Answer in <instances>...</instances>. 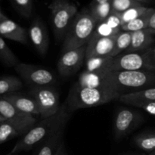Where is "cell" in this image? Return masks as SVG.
I'll return each mask as SVG.
<instances>
[{
    "label": "cell",
    "mask_w": 155,
    "mask_h": 155,
    "mask_svg": "<svg viewBox=\"0 0 155 155\" xmlns=\"http://www.w3.org/2000/svg\"><path fill=\"white\" fill-rule=\"evenodd\" d=\"M70 110L66 102L61 105L58 112L50 117L41 120L36 123L23 137L18 141L8 155H15L22 151L32 149L42 143L55 130L60 128L70 119Z\"/></svg>",
    "instance_id": "cell-1"
},
{
    "label": "cell",
    "mask_w": 155,
    "mask_h": 155,
    "mask_svg": "<svg viewBox=\"0 0 155 155\" xmlns=\"http://www.w3.org/2000/svg\"><path fill=\"white\" fill-rule=\"evenodd\" d=\"M105 87L120 95L139 92L155 86V72L148 71H110L105 77Z\"/></svg>",
    "instance_id": "cell-2"
},
{
    "label": "cell",
    "mask_w": 155,
    "mask_h": 155,
    "mask_svg": "<svg viewBox=\"0 0 155 155\" xmlns=\"http://www.w3.org/2000/svg\"><path fill=\"white\" fill-rule=\"evenodd\" d=\"M120 95L107 88L80 87L76 83L73 85L68 93L66 104L70 111L82 108L96 107L118 100Z\"/></svg>",
    "instance_id": "cell-3"
},
{
    "label": "cell",
    "mask_w": 155,
    "mask_h": 155,
    "mask_svg": "<svg viewBox=\"0 0 155 155\" xmlns=\"http://www.w3.org/2000/svg\"><path fill=\"white\" fill-rule=\"evenodd\" d=\"M96 25V21L89 8H83L78 12L64 36L62 52L86 45Z\"/></svg>",
    "instance_id": "cell-4"
},
{
    "label": "cell",
    "mask_w": 155,
    "mask_h": 155,
    "mask_svg": "<svg viewBox=\"0 0 155 155\" xmlns=\"http://www.w3.org/2000/svg\"><path fill=\"white\" fill-rule=\"evenodd\" d=\"M48 8L51 11L53 32L56 39L61 40L64 38L78 9L69 0H52Z\"/></svg>",
    "instance_id": "cell-5"
},
{
    "label": "cell",
    "mask_w": 155,
    "mask_h": 155,
    "mask_svg": "<svg viewBox=\"0 0 155 155\" xmlns=\"http://www.w3.org/2000/svg\"><path fill=\"white\" fill-rule=\"evenodd\" d=\"M29 95L36 101L41 120L53 116L60 109L58 92L53 86L32 87L29 92Z\"/></svg>",
    "instance_id": "cell-6"
},
{
    "label": "cell",
    "mask_w": 155,
    "mask_h": 155,
    "mask_svg": "<svg viewBox=\"0 0 155 155\" xmlns=\"http://www.w3.org/2000/svg\"><path fill=\"white\" fill-rule=\"evenodd\" d=\"M0 114L19 132L21 136L25 135L37 123L33 115L21 111L2 97H0Z\"/></svg>",
    "instance_id": "cell-7"
},
{
    "label": "cell",
    "mask_w": 155,
    "mask_h": 155,
    "mask_svg": "<svg viewBox=\"0 0 155 155\" xmlns=\"http://www.w3.org/2000/svg\"><path fill=\"white\" fill-rule=\"evenodd\" d=\"M148 71L155 72L150 64L147 50L139 52H123L114 58L110 71Z\"/></svg>",
    "instance_id": "cell-8"
},
{
    "label": "cell",
    "mask_w": 155,
    "mask_h": 155,
    "mask_svg": "<svg viewBox=\"0 0 155 155\" xmlns=\"http://www.w3.org/2000/svg\"><path fill=\"white\" fill-rule=\"evenodd\" d=\"M16 72L27 84L32 87L53 86L55 77L48 70L28 64L19 63L15 67Z\"/></svg>",
    "instance_id": "cell-9"
},
{
    "label": "cell",
    "mask_w": 155,
    "mask_h": 155,
    "mask_svg": "<svg viewBox=\"0 0 155 155\" xmlns=\"http://www.w3.org/2000/svg\"><path fill=\"white\" fill-rule=\"evenodd\" d=\"M142 120L141 114L133 109H120L114 121V138L120 140L129 134Z\"/></svg>",
    "instance_id": "cell-10"
},
{
    "label": "cell",
    "mask_w": 155,
    "mask_h": 155,
    "mask_svg": "<svg viewBox=\"0 0 155 155\" xmlns=\"http://www.w3.org/2000/svg\"><path fill=\"white\" fill-rule=\"evenodd\" d=\"M86 45L62 52L58 61V71L62 77H70L75 74L86 61Z\"/></svg>",
    "instance_id": "cell-11"
},
{
    "label": "cell",
    "mask_w": 155,
    "mask_h": 155,
    "mask_svg": "<svg viewBox=\"0 0 155 155\" xmlns=\"http://www.w3.org/2000/svg\"><path fill=\"white\" fill-rule=\"evenodd\" d=\"M116 36L101 37L92 34L86 44V59L93 57H112L116 42Z\"/></svg>",
    "instance_id": "cell-12"
},
{
    "label": "cell",
    "mask_w": 155,
    "mask_h": 155,
    "mask_svg": "<svg viewBox=\"0 0 155 155\" xmlns=\"http://www.w3.org/2000/svg\"><path fill=\"white\" fill-rule=\"evenodd\" d=\"M29 36L35 49L42 56L46 54L49 45V38L46 27L39 17L34 18L29 29Z\"/></svg>",
    "instance_id": "cell-13"
},
{
    "label": "cell",
    "mask_w": 155,
    "mask_h": 155,
    "mask_svg": "<svg viewBox=\"0 0 155 155\" xmlns=\"http://www.w3.org/2000/svg\"><path fill=\"white\" fill-rule=\"evenodd\" d=\"M0 36L24 45L28 43V34L26 29L8 18L0 21Z\"/></svg>",
    "instance_id": "cell-14"
},
{
    "label": "cell",
    "mask_w": 155,
    "mask_h": 155,
    "mask_svg": "<svg viewBox=\"0 0 155 155\" xmlns=\"http://www.w3.org/2000/svg\"><path fill=\"white\" fill-rule=\"evenodd\" d=\"M1 97L7 100L21 111L32 115H39L37 104L30 95L27 96L22 94L12 92Z\"/></svg>",
    "instance_id": "cell-15"
},
{
    "label": "cell",
    "mask_w": 155,
    "mask_h": 155,
    "mask_svg": "<svg viewBox=\"0 0 155 155\" xmlns=\"http://www.w3.org/2000/svg\"><path fill=\"white\" fill-rule=\"evenodd\" d=\"M155 34L148 29L132 33V40L130 47L124 52H139L150 48L154 42Z\"/></svg>",
    "instance_id": "cell-16"
},
{
    "label": "cell",
    "mask_w": 155,
    "mask_h": 155,
    "mask_svg": "<svg viewBox=\"0 0 155 155\" xmlns=\"http://www.w3.org/2000/svg\"><path fill=\"white\" fill-rule=\"evenodd\" d=\"M67 123H64L60 128L51 133L48 138L41 143L39 149L37 150L36 155H55L63 141L64 130L66 128Z\"/></svg>",
    "instance_id": "cell-17"
},
{
    "label": "cell",
    "mask_w": 155,
    "mask_h": 155,
    "mask_svg": "<svg viewBox=\"0 0 155 155\" xmlns=\"http://www.w3.org/2000/svg\"><path fill=\"white\" fill-rule=\"evenodd\" d=\"M107 74L89 73L83 71L80 74L77 82H76L75 83L80 87L92 88V89L107 88L105 87V80H105V77Z\"/></svg>",
    "instance_id": "cell-18"
},
{
    "label": "cell",
    "mask_w": 155,
    "mask_h": 155,
    "mask_svg": "<svg viewBox=\"0 0 155 155\" xmlns=\"http://www.w3.org/2000/svg\"><path fill=\"white\" fill-rule=\"evenodd\" d=\"M113 57H93L86 59L84 71L98 74H107L110 72V66Z\"/></svg>",
    "instance_id": "cell-19"
},
{
    "label": "cell",
    "mask_w": 155,
    "mask_h": 155,
    "mask_svg": "<svg viewBox=\"0 0 155 155\" xmlns=\"http://www.w3.org/2000/svg\"><path fill=\"white\" fill-rule=\"evenodd\" d=\"M118 100L120 102L132 106L143 101H155V86L148 88L139 92L122 95Z\"/></svg>",
    "instance_id": "cell-20"
},
{
    "label": "cell",
    "mask_w": 155,
    "mask_h": 155,
    "mask_svg": "<svg viewBox=\"0 0 155 155\" xmlns=\"http://www.w3.org/2000/svg\"><path fill=\"white\" fill-rule=\"evenodd\" d=\"M22 86V81L15 76L0 77V97L17 92L21 89Z\"/></svg>",
    "instance_id": "cell-21"
},
{
    "label": "cell",
    "mask_w": 155,
    "mask_h": 155,
    "mask_svg": "<svg viewBox=\"0 0 155 155\" xmlns=\"http://www.w3.org/2000/svg\"><path fill=\"white\" fill-rule=\"evenodd\" d=\"M133 141L136 146L142 151L150 153L155 151V132L137 135Z\"/></svg>",
    "instance_id": "cell-22"
},
{
    "label": "cell",
    "mask_w": 155,
    "mask_h": 155,
    "mask_svg": "<svg viewBox=\"0 0 155 155\" xmlns=\"http://www.w3.org/2000/svg\"><path fill=\"white\" fill-rule=\"evenodd\" d=\"M154 8H152L151 9V11L148 12V13L145 14V15L133 20V21H130V22L127 23L125 24H123L122 27H121V30L122 31L131 32V33H133V32L148 29L149 18L151 16V13L154 12Z\"/></svg>",
    "instance_id": "cell-23"
},
{
    "label": "cell",
    "mask_w": 155,
    "mask_h": 155,
    "mask_svg": "<svg viewBox=\"0 0 155 155\" xmlns=\"http://www.w3.org/2000/svg\"><path fill=\"white\" fill-rule=\"evenodd\" d=\"M132 40V33L131 32L122 31L121 30L116 37V42L114 52L112 54V57L114 58L119 54H122L126 51L127 48L130 47Z\"/></svg>",
    "instance_id": "cell-24"
},
{
    "label": "cell",
    "mask_w": 155,
    "mask_h": 155,
    "mask_svg": "<svg viewBox=\"0 0 155 155\" xmlns=\"http://www.w3.org/2000/svg\"><path fill=\"white\" fill-rule=\"evenodd\" d=\"M89 10L98 24L105 21L111 13L112 10L110 2L103 3V4H92V3Z\"/></svg>",
    "instance_id": "cell-25"
},
{
    "label": "cell",
    "mask_w": 155,
    "mask_h": 155,
    "mask_svg": "<svg viewBox=\"0 0 155 155\" xmlns=\"http://www.w3.org/2000/svg\"><path fill=\"white\" fill-rule=\"evenodd\" d=\"M0 60L4 64L14 68L20 63L17 56L8 46L6 42L3 39V37H2L1 36H0Z\"/></svg>",
    "instance_id": "cell-26"
},
{
    "label": "cell",
    "mask_w": 155,
    "mask_h": 155,
    "mask_svg": "<svg viewBox=\"0 0 155 155\" xmlns=\"http://www.w3.org/2000/svg\"><path fill=\"white\" fill-rule=\"evenodd\" d=\"M151 8H152L146 7L144 5H142L140 6L131 8L128 9V10L122 12V13H119L120 18L122 21V25L145 15L148 12H150Z\"/></svg>",
    "instance_id": "cell-27"
},
{
    "label": "cell",
    "mask_w": 155,
    "mask_h": 155,
    "mask_svg": "<svg viewBox=\"0 0 155 155\" xmlns=\"http://www.w3.org/2000/svg\"><path fill=\"white\" fill-rule=\"evenodd\" d=\"M19 136V132L10 123L5 121L0 124V145Z\"/></svg>",
    "instance_id": "cell-28"
},
{
    "label": "cell",
    "mask_w": 155,
    "mask_h": 155,
    "mask_svg": "<svg viewBox=\"0 0 155 155\" xmlns=\"http://www.w3.org/2000/svg\"><path fill=\"white\" fill-rule=\"evenodd\" d=\"M110 2L112 12L117 13H122L131 8L144 5L134 0H110Z\"/></svg>",
    "instance_id": "cell-29"
},
{
    "label": "cell",
    "mask_w": 155,
    "mask_h": 155,
    "mask_svg": "<svg viewBox=\"0 0 155 155\" xmlns=\"http://www.w3.org/2000/svg\"><path fill=\"white\" fill-rule=\"evenodd\" d=\"M14 6L18 12L24 18H30L33 12L32 0H12Z\"/></svg>",
    "instance_id": "cell-30"
},
{
    "label": "cell",
    "mask_w": 155,
    "mask_h": 155,
    "mask_svg": "<svg viewBox=\"0 0 155 155\" xmlns=\"http://www.w3.org/2000/svg\"><path fill=\"white\" fill-rule=\"evenodd\" d=\"M120 32V31L114 30L105 21H103L97 24L92 34L97 36H101V37H110V36H116Z\"/></svg>",
    "instance_id": "cell-31"
},
{
    "label": "cell",
    "mask_w": 155,
    "mask_h": 155,
    "mask_svg": "<svg viewBox=\"0 0 155 155\" xmlns=\"http://www.w3.org/2000/svg\"><path fill=\"white\" fill-rule=\"evenodd\" d=\"M106 23L110 26L114 30L121 31V27H122V21L120 18L119 13L111 12L108 18L105 20Z\"/></svg>",
    "instance_id": "cell-32"
},
{
    "label": "cell",
    "mask_w": 155,
    "mask_h": 155,
    "mask_svg": "<svg viewBox=\"0 0 155 155\" xmlns=\"http://www.w3.org/2000/svg\"><path fill=\"white\" fill-rule=\"evenodd\" d=\"M134 107L143 109L145 111H146L149 114L155 116V101H143V102L137 103V104H135Z\"/></svg>",
    "instance_id": "cell-33"
},
{
    "label": "cell",
    "mask_w": 155,
    "mask_h": 155,
    "mask_svg": "<svg viewBox=\"0 0 155 155\" xmlns=\"http://www.w3.org/2000/svg\"><path fill=\"white\" fill-rule=\"evenodd\" d=\"M147 52H148V57L150 64L155 71V47H151L148 48L147 50Z\"/></svg>",
    "instance_id": "cell-34"
},
{
    "label": "cell",
    "mask_w": 155,
    "mask_h": 155,
    "mask_svg": "<svg viewBox=\"0 0 155 155\" xmlns=\"http://www.w3.org/2000/svg\"><path fill=\"white\" fill-rule=\"evenodd\" d=\"M148 29L155 34V8L149 18Z\"/></svg>",
    "instance_id": "cell-35"
},
{
    "label": "cell",
    "mask_w": 155,
    "mask_h": 155,
    "mask_svg": "<svg viewBox=\"0 0 155 155\" xmlns=\"http://www.w3.org/2000/svg\"><path fill=\"white\" fill-rule=\"evenodd\" d=\"M55 155H68V153L66 149V146H65L64 140V139L61 142V143L60 146H59L58 149Z\"/></svg>",
    "instance_id": "cell-36"
},
{
    "label": "cell",
    "mask_w": 155,
    "mask_h": 155,
    "mask_svg": "<svg viewBox=\"0 0 155 155\" xmlns=\"http://www.w3.org/2000/svg\"><path fill=\"white\" fill-rule=\"evenodd\" d=\"M110 0H93L92 1V4H103V3H106L110 2Z\"/></svg>",
    "instance_id": "cell-37"
},
{
    "label": "cell",
    "mask_w": 155,
    "mask_h": 155,
    "mask_svg": "<svg viewBox=\"0 0 155 155\" xmlns=\"http://www.w3.org/2000/svg\"><path fill=\"white\" fill-rule=\"evenodd\" d=\"M134 1L140 2L142 3V4H145V3H151L153 0H134Z\"/></svg>",
    "instance_id": "cell-38"
},
{
    "label": "cell",
    "mask_w": 155,
    "mask_h": 155,
    "mask_svg": "<svg viewBox=\"0 0 155 155\" xmlns=\"http://www.w3.org/2000/svg\"><path fill=\"white\" fill-rule=\"evenodd\" d=\"M6 18H8L4 15V14H3V12H2V10H1V8H0V21L6 19Z\"/></svg>",
    "instance_id": "cell-39"
},
{
    "label": "cell",
    "mask_w": 155,
    "mask_h": 155,
    "mask_svg": "<svg viewBox=\"0 0 155 155\" xmlns=\"http://www.w3.org/2000/svg\"><path fill=\"white\" fill-rule=\"evenodd\" d=\"M5 121H6L5 118L4 117H3L2 115L0 114V124H2V123H3V122H5Z\"/></svg>",
    "instance_id": "cell-40"
},
{
    "label": "cell",
    "mask_w": 155,
    "mask_h": 155,
    "mask_svg": "<svg viewBox=\"0 0 155 155\" xmlns=\"http://www.w3.org/2000/svg\"><path fill=\"white\" fill-rule=\"evenodd\" d=\"M149 155H155V153H154V152H151V153H150V154Z\"/></svg>",
    "instance_id": "cell-41"
},
{
    "label": "cell",
    "mask_w": 155,
    "mask_h": 155,
    "mask_svg": "<svg viewBox=\"0 0 155 155\" xmlns=\"http://www.w3.org/2000/svg\"><path fill=\"white\" fill-rule=\"evenodd\" d=\"M154 153H155V151H154Z\"/></svg>",
    "instance_id": "cell-42"
}]
</instances>
